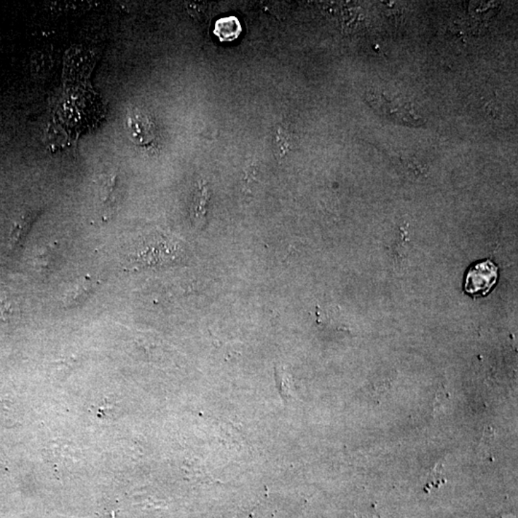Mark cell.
I'll list each match as a JSON object with an SVG mask.
<instances>
[{
	"label": "cell",
	"instance_id": "obj_1",
	"mask_svg": "<svg viewBox=\"0 0 518 518\" xmlns=\"http://www.w3.org/2000/svg\"><path fill=\"white\" fill-rule=\"evenodd\" d=\"M498 278V265L491 260L475 262L464 276V291L471 296H485L495 286Z\"/></svg>",
	"mask_w": 518,
	"mask_h": 518
},
{
	"label": "cell",
	"instance_id": "obj_2",
	"mask_svg": "<svg viewBox=\"0 0 518 518\" xmlns=\"http://www.w3.org/2000/svg\"><path fill=\"white\" fill-rule=\"evenodd\" d=\"M129 136L139 147H149L158 139V129L151 115L143 110L135 108L126 118Z\"/></svg>",
	"mask_w": 518,
	"mask_h": 518
},
{
	"label": "cell",
	"instance_id": "obj_3",
	"mask_svg": "<svg viewBox=\"0 0 518 518\" xmlns=\"http://www.w3.org/2000/svg\"><path fill=\"white\" fill-rule=\"evenodd\" d=\"M98 199L105 216H112L122 197V184L117 173L105 174L98 179Z\"/></svg>",
	"mask_w": 518,
	"mask_h": 518
},
{
	"label": "cell",
	"instance_id": "obj_4",
	"mask_svg": "<svg viewBox=\"0 0 518 518\" xmlns=\"http://www.w3.org/2000/svg\"><path fill=\"white\" fill-rule=\"evenodd\" d=\"M96 283L90 276H80L66 286L61 296V302L66 308H73L82 305L93 294Z\"/></svg>",
	"mask_w": 518,
	"mask_h": 518
},
{
	"label": "cell",
	"instance_id": "obj_5",
	"mask_svg": "<svg viewBox=\"0 0 518 518\" xmlns=\"http://www.w3.org/2000/svg\"><path fill=\"white\" fill-rule=\"evenodd\" d=\"M42 211H30L24 212L13 225L12 230L9 235V246L10 249L18 248L23 241V239L28 235L32 225L37 216L41 214Z\"/></svg>",
	"mask_w": 518,
	"mask_h": 518
},
{
	"label": "cell",
	"instance_id": "obj_6",
	"mask_svg": "<svg viewBox=\"0 0 518 518\" xmlns=\"http://www.w3.org/2000/svg\"><path fill=\"white\" fill-rule=\"evenodd\" d=\"M209 200L208 185L200 182L193 198L192 217L193 224L201 229L206 225V208Z\"/></svg>",
	"mask_w": 518,
	"mask_h": 518
},
{
	"label": "cell",
	"instance_id": "obj_7",
	"mask_svg": "<svg viewBox=\"0 0 518 518\" xmlns=\"http://www.w3.org/2000/svg\"><path fill=\"white\" fill-rule=\"evenodd\" d=\"M241 25L235 17L224 18L217 21L214 34L221 42H232L237 39L241 33Z\"/></svg>",
	"mask_w": 518,
	"mask_h": 518
},
{
	"label": "cell",
	"instance_id": "obj_8",
	"mask_svg": "<svg viewBox=\"0 0 518 518\" xmlns=\"http://www.w3.org/2000/svg\"><path fill=\"white\" fill-rule=\"evenodd\" d=\"M276 381L283 401H289L293 396L294 393V384L291 375L283 367H276Z\"/></svg>",
	"mask_w": 518,
	"mask_h": 518
},
{
	"label": "cell",
	"instance_id": "obj_9",
	"mask_svg": "<svg viewBox=\"0 0 518 518\" xmlns=\"http://www.w3.org/2000/svg\"><path fill=\"white\" fill-rule=\"evenodd\" d=\"M18 312V310L15 307L14 303L8 302L6 300H0V316L2 318L7 319L8 317Z\"/></svg>",
	"mask_w": 518,
	"mask_h": 518
},
{
	"label": "cell",
	"instance_id": "obj_10",
	"mask_svg": "<svg viewBox=\"0 0 518 518\" xmlns=\"http://www.w3.org/2000/svg\"><path fill=\"white\" fill-rule=\"evenodd\" d=\"M498 518H514V517H498Z\"/></svg>",
	"mask_w": 518,
	"mask_h": 518
}]
</instances>
